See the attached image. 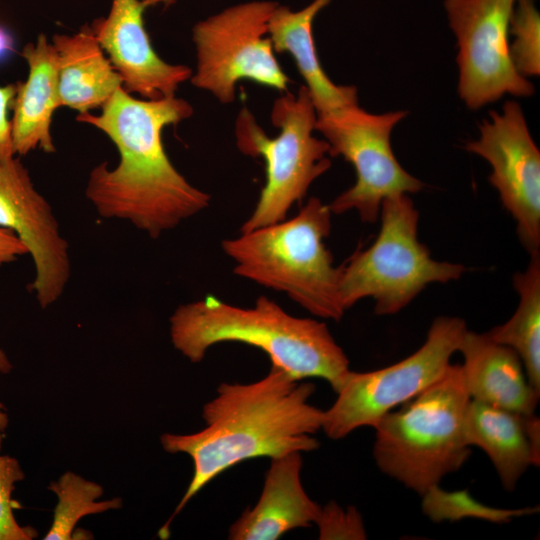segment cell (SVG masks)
Instances as JSON below:
<instances>
[{
    "label": "cell",
    "mask_w": 540,
    "mask_h": 540,
    "mask_svg": "<svg viewBox=\"0 0 540 540\" xmlns=\"http://www.w3.org/2000/svg\"><path fill=\"white\" fill-rule=\"evenodd\" d=\"M192 114L185 99H138L120 87L99 114L77 115L78 122L104 133L119 152L114 168L102 162L88 176L85 196L100 217L128 221L157 239L209 206L210 195L175 168L162 141L164 128Z\"/></svg>",
    "instance_id": "6da1fadb"
},
{
    "label": "cell",
    "mask_w": 540,
    "mask_h": 540,
    "mask_svg": "<svg viewBox=\"0 0 540 540\" xmlns=\"http://www.w3.org/2000/svg\"><path fill=\"white\" fill-rule=\"evenodd\" d=\"M48 489L56 494L58 502L45 540L73 539V530L82 517L119 509L123 504L120 497L97 501L103 495L102 486L71 471L51 482Z\"/></svg>",
    "instance_id": "7402d4cb"
},
{
    "label": "cell",
    "mask_w": 540,
    "mask_h": 540,
    "mask_svg": "<svg viewBox=\"0 0 540 540\" xmlns=\"http://www.w3.org/2000/svg\"><path fill=\"white\" fill-rule=\"evenodd\" d=\"M60 107L78 114L102 107L122 87V79L105 55L91 25L74 34H55Z\"/></svg>",
    "instance_id": "ffe728a7"
},
{
    "label": "cell",
    "mask_w": 540,
    "mask_h": 540,
    "mask_svg": "<svg viewBox=\"0 0 540 540\" xmlns=\"http://www.w3.org/2000/svg\"><path fill=\"white\" fill-rule=\"evenodd\" d=\"M492 167L488 177L505 209L516 221L523 247L540 249V152L518 102L506 101L479 126V137L465 145Z\"/></svg>",
    "instance_id": "7c38bea8"
},
{
    "label": "cell",
    "mask_w": 540,
    "mask_h": 540,
    "mask_svg": "<svg viewBox=\"0 0 540 540\" xmlns=\"http://www.w3.org/2000/svg\"><path fill=\"white\" fill-rule=\"evenodd\" d=\"M519 303L511 318L486 334L520 357L530 385L540 394V252L530 255L523 272L513 276Z\"/></svg>",
    "instance_id": "44dd1931"
},
{
    "label": "cell",
    "mask_w": 540,
    "mask_h": 540,
    "mask_svg": "<svg viewBox=\"0 0 540 540\" xmlns=\"http://www.w3.org/2000/svg\"><path fill=\"white\" fill-rule=\"evenodd\" d=\"M163 0H112L107 17L92 22L94 34L122 79V87L143 99L175 96L192 76L186 65L170 64L154 50L144 24L146 7Z\"/></svg>",
    "instance_id": "5bb4252c"
},
{
    "label": "cell",
    "mask_w": 540,
    "mask_h": 540,
    "mask_svg": "<svg viewBox=\"0 0 540 540\" xmlns=\"http://www.w3.org/2000/svg\"><path fill=\"white\" fill-rule=\"evenodd\" d=\"M516 0H445L458 53V94L472 110L510 94L529 97L533 84L514 68L509 25Z\"/></svg>",
    "instance_id": "8fae6325"
},
{
    "label": "cell",
    "mask_w": 540,
    "mask_h": 540,
    "mask_svg": "<svg viewBox=\"0 0 540 540\" xmlns=\"http://www.w3.org/2000/svg\"><path fill=\"white\" fill-rule=\"evenodd\" d=\"M0 227L12 230L32 257L35 276L28 288L39 305L55 303L71 275L69 244L51 205L15 156L0 162Z\"/></svg>",
    "instance_id": "4fadbf2b"
},
{
    "label": "cell",
    "mask_w": 540,
    "mask_h": 540,
    "mask_svg": "<svg viewBox=\"0 0 540 540\" xmlns=\"http://www.w3.org/2000/svg\"><path fill=\"white\" fill-rule=\"evenodd\" d=\"M28 67L25 81L16 83L11 105V140L15 155L40 149L54 153L52 118L60 107L57 54L44 34L25 44L20 52Z\"/></svg>",
    "instance_id": "e0dca14e"
},
{
    "label": "cell",
    "mask_w": 540,
    "mask_h": 540,
    "mask_svg": "<svg viewBox=\"0 0 540 540\" xmlns=\"http://www.w3.org/2000/svg\"><path fill=\"white\" fill-rule=\"evenodd\" d=\"M277 5L272 1L241 3L199 21L192 32L196 49L192 84L222 103L234 101L241 80L287 91L290 80L267 37L269 18Z\"/></svg>",
    "instance_id": "30bf717a"
},
{
    "label": "cell",
    "mask_w": 540,
    "mask_h": 540,
    "mask_svg": "<svg viewBox=\"0 0 540 540\" xmlns=\"http://www.w3.org/2000/svg\"><path fill=\"white\" fill-rule=\"evenodd\" d=\"M509 55L515 70L523 77L540 74V15L533 0H516L510 19Z\"/></svg>",
    "instance_id": "cb8c5ba5"
},
{
    "label": "cell",
    "mask_w": 540,
    "mask_h": 540,
    "mask_svg": "<svg viewBox=\"0 0 540 540\" xmlns=\"http://www.w3.org/2000/svg\"><path fill=\"white\" fill-rule=\"evenodd\" d=\"M375 241L341 265L340 297L347 311L370 297L377 315H393L410 304L429 284L458 280L459 263L437 261L418 240L419 213L408 194L383 200Z\"/></svg>",
    "instance_id": "8992f818"
},
{
    "label": "cell",
    "mask_w": 540,
    "mask_h": 540,
    "mask_svg": "<svg viewBox=\"0 0 540 540\" xmlns=\"http://www.w3.org/2000/svg\"><path fill=\"white\" fill-rule=\"evenodd\" d=\"M12 368L13 366L11 362L9 361L4 351L0 348V372L6 374L9 373Z\"/></svg>",
    "instance_id": "f546056e"
},
{
    "label": "cell",
    "mask_w": 540,
    "mask_h": 540,
    "mask_svg": "<svg viewBox=\"0 0 540 540\" xmlns=\"http://www.w3.org/2000/svg\"><path fill=\"white\" fill-rule=\"evenodd\" d=\"M466 330L459 317H437L425 342L408 357L374 371L350 370L336 391V400L324 411L321 430L330 439L339 440L358 428L374 427L385 414L445 374Z\"/></svg>",
    "instance_id": "ba28073f"
},
{
    "label": "cell",
    "mask_w": 540,
    "mask_h": 540,
    "mask_svg": "<svg viewBox=\"0 0 540 540\" xmlns=\"http://www.w3.org/2000/svg\"><path fill=\"white\" fill-rule=\"evenodd\" d=\"M332 212L311 197L288 220L262 226L222 241L233 272L286 294L320 319L339 321L346 310L340 297L341 266L325 244Z\"/></svg>",
    "instance_id": "277c9868"
},
{
    "label": "cell",
    "mask_w": 540,
    "mask_h": 540,
    "mask_svg": "<svg viewBox=\"0 0 540 540\" xmlns=\"http://www.w3.org/2000/svg\"><path fill=\"white\" fill-rule=\"evenodd\" d=\"M468 446L481 448L491 460L503 488L513 491L522 475L540 463V421L479 401H469L463 422Z\"/></svg>",
    "instance_id": "2e32d148"
},
{
    "label": "cell",
    "mask_w": 540,
    "mask_h": 540,
    "mask_svg": "<svg viewBox=\"0 0 540 540\" xmlns=\"http://www.w3.org/2000/svg\"><path fill=\"white\" fill-rule=\"evenodd\" d=\"M262 493L230 526L231 540H277L285 533L315 524L321 505L306 493L301 482V452L271 458Z\"/></svg>",
    "instance_id": "9a60e30c"
},
{
    "label": "cell",
    "mask_w": 540,
    "mask_h": 540,
    "mask_svg": "<svg viewBox=\"0 0 540 540\" xmlns=\"http://www.w3.org/2000/svg\"><path fill=\"white\" fill-rule=\"evenodd\" d=\"M470 397L460 364L373 427V457L387 476L422 496L458 471L471 449L463 422Z\"/></svg>",
    "instance_id": "5b68a950"
},
{
    "label": "cell",
    "mask_w": 540,
    "mask_h": 540,
    "mask_svg": "<svg viewBox=\"0 0 540 540\" xmlns=\"http://www.w3.org/2000/svg\"><path fill=\"white\" fill-rule=\"evenodd\" d=\"M15 51L10 31L0 24V63ZM16 93V83L0 85V162L16 156L12 147L9 110Z\"/></svg>",
    "instance_id": "4316f807"
},
{
    "label": "cell",
    "mask_w": 540,
    "mask_h": 540,
    "mask_svg": "<svg viewBox=\"0 0 540 540\" xmlns=\"http://www.w3.org/2000/svg\"><path fill=\"white\" fill-rule=\"evenodd\" d=\"M169 322L174 348L193 363L214 345L238 342L262 350L295 379L327 381L335 393L350 371L325 322L292 316L266 296L243 308L207 295L178 306Z\"/></svg>",
    "instance_id": "3957f363"
},
{
    "label": "cell",
    "mask_w": 540,
    "mask_h": 540,
    "mask_svg": "<svg viewBox=\"0 0 540 540\" xmlns=\"http://www.w3.org/2000/svg\"><path fill=\"white\" fill-rule=\"evenodd\" d=\"M28 254V250L18 236L7 228L0 227V263H9L17 256Z\"/></svg>",
    "instance_id": "83f0119b"
},
{
    "label": "cell",
    "mask_w": 540,
    "mask_h": 540,
    "mask_svg": "<svg viewBox=\"0 0 540 540\" xmlns=\"http://www.w3.org/2000/svg\"><path fill=\"white\" fill-rule=\"evenodd\" d=\"M329 2L330 0H313L297 11L278 4L268 22V37L274 51L287 52L293 57L317 115L358 105L357 88L332 82L325 73L316 50L313 22Z\"/></svg>",
    "instance_id": "d6986e66"
},
{
    "label": "cell",
    "mask_w": 540,
    "mask_h": 540,
    "mask_svg": "<svg viewBox=\"0 0 540 540\" xmlns=\"http://www.w3.org/2000/svg\"><path fill=\"white\" fill-rule=\"evenodd\" d=\"M8 426V417L7 414L4 412V406L2 403H0V451L2 447V440H3V432Z\"/></svg>",
    "instance_id": "f1b7e54d"
},
{
    "label": "cell",
    "mask_w": 540,
    "mask_h": 540,
    "mask_svg": "<svg viewBox=\"0 0 540 540\" xmlns=\"http://www.w3.org/2000/svg\"><path fill=\"white\" fill-rule=\"evenodd\" d=\"M407 114H373L353 105L317 115L315 130L328 143L329 156H342L356 172L355 183L328 204L332 214L354 210L363 222L374 223L383 200L424 188L397 161L391 146V133Z\"/></svg>",
    "instance_id": "9c48e42d"
},
{
    "label": "cell",
    "mask_w": 540,
    "mask_h": 540,
    "mask_svg": "<svg viewBox=\"0 0 540 540\" xmlns=\"http://www.w3.org/2000/svg\"><path fill=\"white\" fill-rule=\"evenodd\" d=\"M271 121L279 129L274 138L267 136L246 107L236 119L238 149L261 157L266 174L256 206L240 232L285 220L293 204L331 167L328 143L313 134L317 111L304 85L296 95L286 93L275 100Z\"/></svg>",
    "instance_id": "52a82bcc"
},
{
    "label": "cell",
    "mask_w": 540,
    "mask_h": 540,
    "mask_svg": "<svg viewBox=\"0 0 540 540\" xmlns=\"http://www.w3.org/2000/svg\"><path fill=\"white\" fill-rule=\"evenodd\" d=\"M24 479L18 460L0 455V540H31L38 532L30 526H21L13 513L12 493L15 484Z\"/></svg>",
    "instance_id": "d4e9b609"
},
{
    "label": "cell",
    "mask_w": 540,
    "mask_h": 540,
    "mask_svg": "<svg viewBox=\"0 0 540 540\" xmlns=\"http://www.w3.org/2000/svg\"><path fill=\"white\" fill-rule=\"evenodd\" d=\"M311 382L298 380L271 365L258 381L221 383L202 411L205 428L192 434L164 433L163 449L188 454L193 476L170 519L159 532L169 535L172 519L204 486L227 469L249 459L276 458L318 449L324 410L309 403Z\"/></svg>",
    "instance_id": "7a4b0ae2"
},
{
    "label": "cell",
    "mask_w": 540,
    "mask_h": 540,
    "mask_svg": "<svg viewBox=\"0 0 540 540\" xmlns=\"http://www.w3.org/2000/svg\"><path fill=\"white\" fill-rule=\"evenodd\" d=\"M458 351L464 358L461 367L471 400L518 414L535 413L540 394L513 349L467 329Z\"/></svg>",
    "instance_id": "ac0fdd59"
},
{
    "label": "cell",
    "mask_w": 540,
    "mask_h": 540,
    "mask_svg": "<svg viewBox=\"0 0 540 540\" xmlns=\"http://www.w3.org/2000/svg\"><path fill=\"white\" fill-rule=\"evenodd\" d=\"M315 525L321 540L367 538L362 516L354 506L343 509L331 501L321 506Z\"/></svg>",
    "instance_id": "484cf974"
},
{
    "label": "cell",
    "mask_w": 540,
    "mask_h": 540,
    "mask_svg": "<svg viewBox=\"0 0 540 540\" xmlns=\"http://www.w3.org/2000/svg\"><path fill=\"white\" fill-rule=\"evenodd\" d=\"M422 511L433 522L459 521L475 518L494 523H505L513 518L536 512V507L500 509L480 503L468 490L447 492L439 485L430 488L422 496Z\"/></svg>",
    "instance_id": "603a6c76"
}]
</instances>
